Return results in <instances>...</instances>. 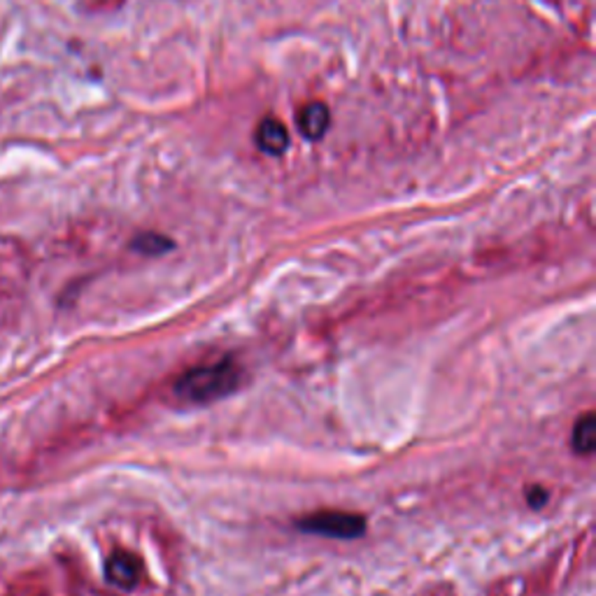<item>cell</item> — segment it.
Returning <instances> with one entry per match:
<instances>
[{"label": "cell", "instance_id": "1", "mask_svg": "<svg viewBox=\"0 0 596 596\" xmlns=\"http://www.w3.org/2000/svg\"><path fill=\"white\" fill-rule=\"evenodd\" d=\"M242 380V368L233 357L214 361L208 366H196L175 383V396L185 403H214L231 396Z\"/></svg>", "mask_w": 596, "mask_h": 596}, {"label": "cell", "instance_id": "2", "mask_svg": "<svg viewBox=\"0 0 596 596\" xmlns=\"http://www.w3.org/2000/svg\"><path fill=\"white\" fill-rule=\"evenodd\" d=\"M296 529L303 531V534L324 536V538L352 540L366 534V519L361 515H355V512L324 510L298 519Z\"/></svg>", "mask_w": 596, "mask_h": 596}, {"label": "cell", "instance_id": "3", "mask_svg": "<svg viewBox=\"0 0 596 596\" xmlns=\"http://www.w3.org/2000/svg\"><path fill=\"white\" fill-rule=\"evenodd\" d=\"M105 578L117 590H133L140 580V562L129 552H114L105 562Z\"/></svg>", "mask_w": 596, "mask_h": 596}, {"label": "cell", "instance_id": "4", "mask_svg": "<svg viewBox=\"0 0 596 596\" xmlns=\"http://www.w3.org/2000/svg\"><path fill=\"white\" fill-rule=\"evenodd\" d=\"M296 126L303 138L308 140H320L324 138L331 126V113L324 103H308L298 110L296 114Z\"/></svg>", "mask_w": 596, "mask_h": 596}, {"label": "cell", "instance_id": "5", "mask_svg": "<svg viewBox=\"0 0 596 596\" xmlns=\"http://www.w3.org/2000/svg\"><path fill=\"white\" fill-rule=\"evenodd\" d=\"M254 142L259 147V152L268 154V157H280V154L287 152L289 131L284 129L277 119H264V122L257 126Z\"/></svg>", "mask_w": 596, "mask_h": 596}, {"label": "cell", "instance_id": "6", "mask_svg": "<svg viewBox=\"0 0 596 596\" xmlns=\"http://www.w3.org/2000/svg\"><path fill=\"white\" fill-rule=\"evenodd\" d=\"M573 452L580 456H590L596 447V417L594 412H587L575 422L573 436H571Z\"/></svg>", "mask_w": 596, "mask_h": 596}, {"label": "cell", "instance_id": "7", "mask_svg": "<svg viewBox=\"0 0 596 596\" xmlns=\"http://www.w3.org/2000/svg\"><path fill=\"white\" fill-rule=\"evenodd\" d=\"M131 245H133L135 252L145 254V257H161V254H166L173 248V242L168 238L158 236V233H142Z\"/></svg>", "mask_w": 596, "mask_h": 596}, {"label": "cell", "instance_id": "8", "mask_svg": "<svg viewBox=\"0 0 596 596\" xmlns=\"http://www.w3.org/2000/svg\"><path fill=\"white\" fill-rule=\"evenodd\" d=\"M546 501H547V492L546 490H540V487H531V490H529V506L531 508H536V510H538L540 506H546Z\"/></svg>", "mask_w": 596, "mask_h": 596}]
</instances>
